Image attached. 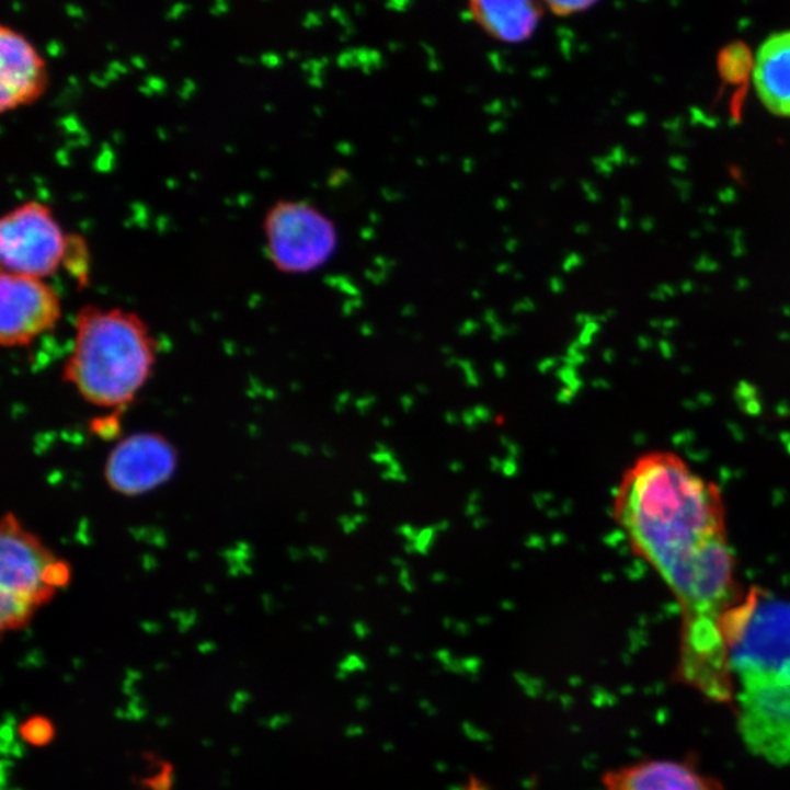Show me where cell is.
I'll return each mask as SVG.
<instances>
[{
	"label": "cell",
	"mask_w": 790,
	"mask_h": 790,
	"mask_svg": "<svg viewBox=\"0 0 790 790\" xmlns=\"http://www.w3.org/2000/svg\"><path fill=\"white\" fill-rule=\"evenodd\" d=\"M391 423L392 422L390 421V419H386V421H383V425H386V426H390Z\"/></svg>",
	"instance_id": "obj_29"
},
{
	"label": "cell",
	"mask_w": 790,
	"mask_h": 790,
	"mask_svg": "<svg viewBox=\"0 0 790 790\" xmlns=\"http://www.w3.org/2000/svg\"><path fill=\"white\" fill-rule=\"evenodd\" d=\"M403 471H401V467L399 466V462L394 461L391 462L390 469L386 471V478L392 479V480H404L405 476H403Z\"/></svg>",
	"instance_id": "obj_18"
},
{
	"label": "cell",
	"mask_w": 790,
	"mask_h": 790,
	"mask_svg": "<svg viewBox=\"0 0 790 790\" xmlns=\"http://www.w3.org/2000/svg\"><path fill=\"white\" fill-rule=\"evenodd\" d=\"M69 234L42 201L16 205L0 221L2 272L47 280L64 268Z\"/></svg>",
	"instance_id": "obj_6"
},
{
	"label": "cell",
	"mask_w": 790,
	"mask_h": 790,
	"mask_svg": "<svg viewBox=\"0 0 790 790\" xmlns=\"http://www.w3.org/2000/svg\"><path fill=\"white\" fill-rule=\"evenodd\" d=\"M462 422H465L467 426L473 427L479 421L478 417L474 416V413H466L465 416H462Z\"/></svg>",
	"instance_id": "obj_23"
},
{
	"label": "cell",
	"mask_w": 790,
	"mask_h": 790,
	"mask_svg": "<svg viewBox=\"0 0 790 790\" xmlns=\"http://www.w3.org/2000/svg\"><path fill=\"white\" fill-rule=\"evenodd\" d=\"M62 298L45 278L0 274V343L27 347L62 320Z\"/></svg>",
	"instance_id": "obj_8"
},
{
	"label": "cell",
	"mask_w": 790,
	"mask_h": 790,
	"mask_svg": "<svg viewBox=\"0 0 790 790\" xmlns=\"http://www.w3.org/2000/svg\"><path fill=\"white\" fill-rule=\"evenodd\" d=\"M600 781L605 790H724L694 757L641 759L606 770Z\"/></svg>",
	"instance_id": "obj_10"
},
{
	"label": "cell",
	"mask_w": 790,
	"mask_h": 790,
	"mask_svg": "<svg viewBox=\"0 0 790 790\" xmlns=\"http://www.w3.org/2000/svg\"><path fill=\"white\" fill-rule=\"evenodd\" d=\"M466 7L488 37L505 45L530 41L543 16L540 0H466Z\"/></svg>",
	"instance_id": "obj_11"
},
{
	"label": "cell",
	"mask_w": 790,
	"mask_h": 790,
	"mask_svg": "<svg viewBox=\"0 0 790 790\" xmlns=\"http://www.w3.org/2000/svg\"><path fill=\"white\" fill-rule=\"evenodd\" d=\"M265 249L277 272L305 276L324 268L340 247L333 218L304 199H278L262 221Z\"/></svg>",
	"instance_id": "obj_5"
},
{
	"label": "cell",
	"mask_w": 790,
	"mask_h": 790,
	"mask_svg": "<svg viewBox=\"0 0 790 790\" xmlns=\"http://www.w3.org/2000/svg\"><path fill=\"white\" fill-rule=\"evenodd\" d=\"M754 84L767 111L790 117V32L772 34L759 47Z\"/></svg>",
	"instance_id": "obj_12"
},
{
	"label": "cell",
	"mask_w": 790,
	"mask_h": 790,
	"mask_svg": "<svg viewBox=\"0 0 790 790\" xmlns=\"http://www.w3.org/2000/svg\"><path fill=\"white\" fill-rule=\"evenodd\" d=\"M451 470L454 471V473H456V471H461V470H462V465H461V462H460V461H454L453 465H451Z\"/></svg>",
	"instance_id": "obj_27"
},
{
	"label": "cell",
	"mask_w": 790,
	"mask_h": 790,
	"mask_svg": "<svg viewBox=\"0 0 790 790\" xmlns=\"http://www.w3.org/2000/svg\"><path fill=\"white\" fill-rule=\"evenodd\" d=\"M545 545H547V542L538 535H531L530 538L527 539V547L531 549H545Z\"/></svg>",
	"instance_id": "obj_20"
},
{
	"label": "cell",
	"mask_w": 790,
	"mask_h": 790,
	"mask_svg": "<svg viewBox=\"0 0 790 790\" xmlns=\"http://www.w3.org/2000/svg\"><path fill=\"white\" fill-rule=\"evenodd\" d=\"M90 248L85 239L80 234H69L67 256H65L64 268L80 286H85L90 274Z\"/></svg>",
	"instance_id": "obj_13"
},
{
	"label": "cell",
	"mask_w": 790,
	"mask_h": 790,
	"mask_svg": "<svg viewBox=\"0 0 790 790\" xmlns=\"http://www.w3.org/2000/svg\"><path fill=\"white\" fill-rule=\"evenodd\" d=\"M501 471L505 476H514L515 473H517V462H515L513 458H510V460L504 461Z\"/></svg>",
	"instance_id": "obj_19"
},
{
	"label": "cell",
	"mask_w": 790,
	"mask_h": 790,
	"mask_svg": "<svg viewBox=\"0 0 790 790\" xmlns=\"http://www.w3.org/2000/svg\"><path fill=\"white\" fill-rule=\"evenodd\" d=\"M119 419V413H111V416L94 419V421L91 422V431L94 432V435L100 436V438H116L117 431H119L121 427Z\"/></svg>",
	"instance_id": "obj_17"
},
{
	"label": "cell",
	"mask_w": 790,
	"mask_h": 790,
	"mask_svg": "<svg viewBox=\"0 0 790 790\" xmlns=\"http://www.w3.org/2000/svg\"><path fill=\"white\" fill-rule=\"evenodd\" d=\"M543 8L557 16H570L595 7L597 0H540Z\"/></svg>",
	"instance_id": "obj_15"
},
{
	"label": "cell",
	"mask_w": 790,
	"mask_h": 790,
	"mask_svg": "<svg viewBox=\"0 0 790 790\" xmlns=\"http://www.w3.org/2000/svg\"><path fill=\"white\" fill-rule=\"evenodd\" d=\"M49 73L33 43L16 30L0 28V112L32 106L45 95Z\"/></svg>",
	"instance_id": "obj_9"
},
{
	"label": "cell",
	"mask_w": 790,
	"mask_h": 790,
	"mask_svg": "<svg viewBox=\"0 0 790 790\" xmlns=\"http://www.w3.org/2000/svg\"><path fill=\"white\" fill-rule=\"evenodd\" d=\"M445 421L454 425V423H457L458 419L457 416H454V414H448V416H445Z\"/></svg>",
	"instance_id": "obj_28"
},
{
	"label": "cell",
	"mask_w": 790,
	"mask_h": 790,
	"mask_svg": "<svg viewBox=\"0 0 790 790\" xmlns=\"http://www.w3.org/2000/svg\"><path fill=\"white\" fill-rule=\"evenodd\" d=\"M614 517L679 606L676 683L733 706L735 684L724 640L729 610L744 596L718 484L678 454L637 458L615 491Z\"/></svg>",
	"instance_id": "obj_1"
},
{
	"label": "cell",
	"mask_w": 790,
	"mask_h": 790,
	"mask_svg": "<svg viewBox=\"0 0 790 790\" xmlns=\"http://www.w3.org/2000/svg\"><path fill=\"white\" fill-rule=\"evenodd\" d=\"M20 735L25 744L45 748L55 741L56 726L47 715L33 714L21 723Z\"/></svg>",
	"instance_id": "obj_14"
},
{
	"label": "cell",
	"mask_w": 790,
	"mask_h": 790,
	"mask_svg": "<svg viewBox=\"0 0 790 790\" xmlns=\"http://www.w3.org/2000/svg\"><path fill=\"white\" fill-rule=\"evenodd\" d=\"M72 582V566L56 556L15 513L0 523V630L16 632L32 623Z\"/></svg>",
	"instance_id": "obj_4"
},
{
	"label": "cell",
	"mask_w": 790,
	"mask_h": 790,
	"mask_svg": "<svg viewBox=\"0 0 790 790\" xmlns=\"http://www.w3.org/2000/svg\"><path fill=\"white\" fill-rule=\"evenodd\" d=\"M159 342L137 312L85 305L73 320L62 379L94 408L124 413L154 374Z\"/></svg>",
	"instance_id": "obj_3"
},
{
	"label": "cell",
	"mask_w": 790,
	"mask_h": 790,
	"mask_svg": "<svg viewBox=\"0 0 790 790\" xmlns=\"http://www.w3.org/2000/svg\"><path fill=\"white\" fill-rule=\"evenodd\" d=\"M176 445L160 432H135L119 438L104 462V480L125 497L148 495L176 474Z\"/></svg>",
	"instance_id": "obj_7"
},
{
	"label": "cell",
	"mask_w": 790,
	"mask_h": 790,
	"mask_svg": "<svg viewBox=\"0 0 790 790\" xmlns=\"http://www.w3.org/2000/svg\"><path fill=\"white\" fill-rule=\"evenodd\" d=\"M486 519L484 518H476L474 519V527L476 529H480V527H484V524H486Z\"/></svg>",
	"instance_id": "obj_24"
},
{
	"label": "cell",
	"mask_w": 790,
	"mask_h": 790,
	"mask_svg": "<svg viewBox=\"0 0 790 790\" xmlns=\"http://www.w3.org/2000/svg\"><path fill=\"white\" fill-rule=\"evenodd\" d=\"M737 729L751 753L790 764V602L751 587L726 615Z\"/></svg>",
	"instance_id": "obj_2"
},
{
	"label": "cell",
	"mask_w": 790,
	"mask_h": 790,
	"mask_svg": "<svg viewBox=\"0 0 790 790\" xmlns=\"http://www.w3.org/2000/svg\"><path fill=\"white\" fill-rule=\"evenodd\" d=\"M735 54V51H733ZM728 55L722 62V73L728 81L740 82L748 72V60L744 59V55Z\"/></svg>",
	"instance_id": "obj_16"
},
{
	"label": "cell",
	"mask_w": 790,
	"mask_h": 790,
	"mask_svg": "<svg viewBox=\"0 0 790 790\" xmlns=\"http://www.w3.org/2000/svg\"><path fill=\"white\" fill-rule=\"evenodd\" d=\"M444 580H445V574L438 573V574L432 575V582L440 583V582H444Z\"/></svg>",
	"instance_id": "obj_26"
},
{
	"label": "cell",
	"mask_w": 790,
	"mask_h": 790,
	"mask_svg": "<svg viewBox=\"0 0 790 790\" xmlns=\"http://www.w3.org/2000/svg\"><path fill=\"white\" fill-rule=\"evenodd\" d=\"M474 416L478 417L479 422H488L491 419V412L486 408L474 409Z\"/></svg>",
	"instance_id": "obj_22"
},
{
	"label": "cell",
	"mask_w": 790,
	"mask_h": 790,
	"mask_svg": "<svg viewBox=\"0 0 790 790\" xmlns=\"http://www.w3.org/2000/svg\"><path fill=\"white\" fill-rule=\"evenodd\" d=\"M466 513L467 515H474L476 513H478V506H476L474 504H469V506H467Z\"/></svg>",
	"instance_id": "obj_25"
},
{
	"label": "cell",
	"mask_w": 790,
	"mask_h": 790,
	"mask_svg": "<svg viewBox=\"0 0 790 790\" xmlns=\"http://www.w3.org/2000/svg\"><path fill=\"white\" fill-rule=\"evenodd\" d=\"M400 534L401 536H404V538L412 540V542L414 539H416L417 536L416 530H414L412 526H409V524H405V526L401 527Z\"/></svg>",
	"instance_id": "obj_21"
}]
</instances>
